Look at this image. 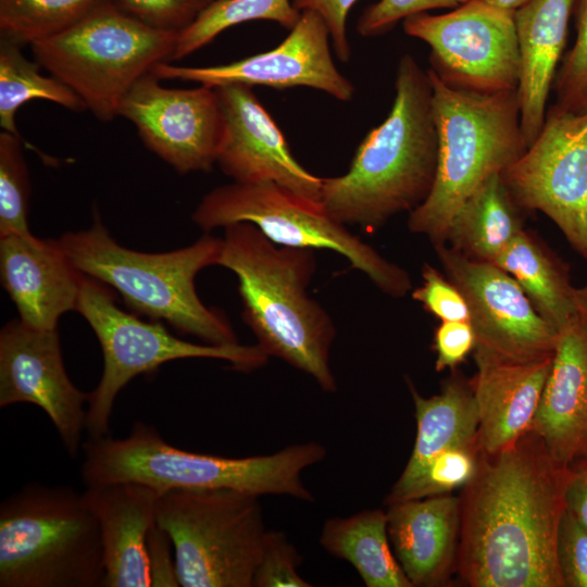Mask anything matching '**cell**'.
Segmentation results:
<instances>
[{
    "mask_svg": "<svg viewBox=\"0 0 587 587\" xmlns=\"http://www.w3.org/2000/svg\"><path fill=\"white\" fill-rule=\"evenodd\" d=\"M110 0H0L1 36L33 45L52 37Z\"/></svg>",
    "mask_w": 587,
    "mask_h": 587,
    "instance_id": "cell-31",
    "label": "cell"
},
{
    "mask_svg": "<svg viewBox=\"0 0 587 587\" xmlns=\"http://www.w3.org/2000/svg\"><path fill=\"white\" fill-rule=\"evenodd\" d=\"M392 551L413 587H439L457 571L459 497L451 494L387 504Z\"/></svg>",
    "mask_w": 587,
    "mask_h": 587,
    "instance_id": "cell-23",
    "label": "cell"
},
{
    "mask_svg": "<svg viewBox=\"0 0 587 587\" xmlns=\"http://www.w3.org/2000/svg\"><path fill=\"white\" fill-rule=\"evenodd\" d=\"M482 450L477 440L451 448L435 457L407 485L391 488L385 503L451 494L463 488L475 476Z\"/></svg>",
    "mask_w": 587,
    "mask_h": 587,
    "instance_id": "cell-32",
    "label": "cell"
},
{
    "mask_svg": "<svg viewBox=\"0 0 587 587\" xmlns=\"http://www.w3.org/2000/svg\"><path fill=\"white\" fill-rule=\"evenodd\" d=\"M570 465L532 430L494 454L459 497L457 573L471 587H564L557 559Z\"/></svg>",
    "mask_w": 587,
    "mask_h": 587,
    "instance_id": "cell-1",
    "label": "cell"
},
{
    "mask_svg": "<svg viewBox=\"0 0 587 587\" xmlns=\"http://www.w3.org/2000/svg\"><path fill=\"white\" fill-rule=\"evenodd\" d=\"M224 116L216 164L233 182H272L320 202L323 178L307 171L292 155L267 110L246 85L215 88Z\"/></svg>",
    "mask_w": 587,
    "mask_h": 587,
    "instance_id": "cell-18",
    "label": "cell"
},
{
    "mask_svg": "<svg viewBox=\"0 0 587 587\" xmlns=\"http://www.w3.org/2000/svg\"><path fill=\"white\" fill-rule=\"evenodd\" d=\"M501 176L523 210L548 216L587 260V112L551 105L537 138Z\"/></svg>",
    "mask_w": 587,
    "mask_h": 587,
    "instance_id": "cell-13",
    "label": "cell"
},
{
    "mask_svg": "<svg viewBox=\"0 0 587 587\" xmlns=\"http://www.w3.org/2000/svg\"><path fill=\"white\" fill-rule=\"evenodd\" d=\"M437 129L436 176L426 200L409 213L408 228L434 245L446 243L460 205L490 176L527 149L516 89L482 92L451 87L427 70Z\"/></svg>",
    "mask_w": 587,
    "mask_h": 587,
    "instance_id": "cell-6",
    "label": "cell"
},
{
    "mask_svg": "<svg viewBox=\"0 0 587 587\" xmlns=\"http://www.w3.org/2000/svg\"><path fill=\"white\" fill-rule=\"evenodd\" d=\"M358 0H292L299 11H313L325 22L336 57L341 62H348L351 55L347 36V17Z\"/></svg>",
    "mask_w": 587,
    "mask_h": 587,
    "instance_id": "cell-41",
    "label": "cell"
},
{
    "mask_svg": "<svg viewBox=\"0 0 587 587\" xmlns=\"http://www.w3.org/2000/svg\"><path fill=\"white\" fill-rule=\"evenodd\" d=\"M171 546L172 541L166 532L154 523L147 540L151 586H180L175 558L171 557Z\"/></svg>",
    "mask_w": 587,
    "mask_h": 587,
    "instance_id": "cell-42",
    "label": "cell"
},
{
    "mask_svg": "<svg viewBox=\"0 0 587 587\" xmlns=\"http://www.w3.org/2000/svg\"><path fill=\"white\" fill-rule=\"evenodd\" d=\"M301 560L300 553L288 540L285 533L266 530L261 558L253 577V586H312L298 572Z\"/></svg>",
    "mask_w": 587,
    "mask_h": 587,
    "instance_id": "cell-35",
    "label": "cell"
},
{
    "mask_svg": "<svg viewBox=\"0 0 587 587\" xmlns=\"http://www.w3.org/2000/svg\"><path fill=\"white\" fill-rule=\"evenodd\" d=\"M82 479L88 485L136 482L160 491L232 489L257 497H314L302 472L326 457L316 441L295 444L263 455L227 458L176 448L152 425L136 422L128 436L89 438L83 444Z\"/></svg>",
    "mask_w": 587,
    "mask_h": 587,
    "instance_id": "cell-4",
    "label": "cell"
},
{
    "mask_svg": "<svg viewBox=\"0 0 587 587\" xmlns=\"http://www.w3.org/2000/svg\"><path fill=\"white\" fill-rule=\"evenodd\" d=\"M58 240L78 272L116 290L137 314L209 345L239 344L226 317L204 305L195 285L201 270L217 265L222 238L205 234L180 249L141 252L121 246L96 215L89 228Z\"/></svg>",
    "mask_w": 587,
    "mask_h": 587,
    "instance_id": "cell-5",
    "label": "cell"
},
{
    "mask_svg": "<svg viewBox=\"0 0 587 587\" xmlns=\"http://www.w3.org/2000/svg\"><path fill=\"white\" fill-rule=\"evenodd\" d=\"M529 430L564 464L587 454V322L579 314L559 332Z\"/></svg>",
    "mask_w": 587,
    "mask_h": 587,
    "instance_id": "cell-22",
    "label": "cell"
},
{
    "mask_svg": "<svg viewBox=\"0 0 587 587\" xmlns=\"http://www.w3.org/2000/svg\"><path fill=\"white\" fill-rule=\"evenodd\" d=\"M476 335L471 322L444 321L434 333L435 370L454 371L474 351Z\"/></svg>",
    "mask_w": 587,
    "mask_h": 587,
    "instance_id": "cell-40",
    "label": "cell"
},
{
    "mask_svg": "<svg viewBox=\"0 0 587 587\" xmlns=\"http://www.w3.org/2000/svg\"><path fill=\"white\" fill-rule=\"evenodd\" d=\"M300 16L290 0H213L177 35L171 61L183 60L235 25L264 20L290 30Z\"/></svg>",
    "mask_w": 587,
    "mask_h": 587,
    "instance_id": "cell-30",
    "label": "cell"
},
{
    "mask_svg": "<svg viewBox=\"0 0 587 587\" xmlns=\"http://www.w3.org/2000/svg\"><path fill=\"white\" fill-rule=\"evenodd\" d=\"M89 394L70 379L58 329H39L20 319L0 332V407L32 403L51 420L66 452L78 455Z\"/></svg>",
    "mask_w": 587,
    "mask_h": 587,
    "instance_id": "cell-17",
    "label": "cell"
},
{
    "mask_svg": "<svg viewBox=\"0 0 587 587\" xmlns=\"http://www.w3.org/2000/svg\"><path fill=\"white\" fill-rule=\"evenodd\" d=\"M76 312L90 325L103 354V372L89 394L86 429L89 438L107 436L115 398L134 377L179 359L227 361L234 370L251 372L267 363L257 344L198 345L179 339L159 322H145L122 310L104 284L83 275Z\"/></svg>",
    "mask_w": 587,
    "mask_h": 587,
    "instance_id": "cell-11",
    "label": "cell"
},
{
    "mask_svg": "<svg viewBox=\"0 0 587 587\" xmlns=\"http://www.w3.org/2000/svg\"><path fill=\"white\" fill-rule=\"evenodd\" d=\"M557 559L564 587H587V529L569 510L558 530Z\"/></svg>",
    "mask_w": 587,
    "mask_h": 587,
    "instance_id": "cell-39",
    "label": "cell"
},
{
    "mask_svg": "<svg viewBox=\"0 0 587 587\" xmlns=\"http://www.w3.org/2000/svg\"><path fill=\"white\" fill-rule=\"evenodd\" d=\"M476 373L470 380L478 414L480 450L497 453L530 429L553 357L512 361L476 348Z\"/></svg>",
    "mask_w": 587,
    "mask_h": 587,
    "instance_id": "cell-20",
    "label": "cell"
},
{
    "mask_svg": "<svg viewBox=\"0 0 587 587\" xmlns=\"http://www.w3.org/2000/svg\"><path fill=\"white\" fill-rule=\"evenodd\" d=\"M417 424L415 442L401 475L399 488L413 478L438 454L477 440L478 414L470 380L461 374L448 377L438 395L423 397L408 378Z\"/></svg>",
    "mask_w": 587,
    "mask_h": 587,
    "instance_id": "cell-25",
    "label": "cell"
},
{
    "mask_svg": "<svg viewBox=\"0 0 587 587\" xmlns=\"http://www.w3.org/2000/svg\"><path fill=\"white\" fill-rule=\"evenodd\" d=\"M162 491L136 482L88 485L83 498L100 529L105 587L151 586L147 540Z\"/></svg>",
    "mask_w": 587,
    "mask_h": 587,
    "instance_id": "cell-21",
    "label": "cell"
},
{
    "mask_svg": "<svg viewBox=\"0 0 587 587\" xmlns=\"http://www.w3.org/2000/svg\"><path fill=\"white\" fill-rule=\"evenodd\" d=\"M402 27L430 47L429 70L445 84L482 92L517 88L514 11L469 0L449 13L411 15Z\"/></svg>",
    "mask_w": 587,
    "mask_h": 587,
    "instance_id": "cell-12",
    "label": "cell"
},
{
    "mask_svg": "<svg viewBox=\"0 0 587 587\" xmlns=\"http://www.w3.org/2000/svg\"><path fill=\"white\" fill-rule=\"evenodd\" d=\"M217 265L238 279L242 317L258 345L335 392L330 367L336 327L308 294L316 270L314 250L279 246L246 222L226 226Z\"/></svg>",
    "mask_w": 587,
    "mask_h": 587,
    "instance_id": "cell-3",
    "label": "cell"
},
{
    "mask_svg": "<svg viewBox=\"0 0 587 587\" xmlns=\"http://www.w3.org/2000/svg\"><path fill=\"white\" fill-rule=\"evenodd\" d=\"M329 30L313 11H303L287 37L266 52L236 62L210 66H182L160 62L151 73L160 80H184L217 88L226 85L285 89L304 86L340 101L352 100L355 87L336 67Z\"/></svg>",
    "mask_w": 587,
    "mask_h": 587,
    "instance_id": "cell-16",
    "label": "cell"
},
{
    "mask_svg": "<svg viewBox=\"0 0 587 587\" xmlns=\"http://www.w3.org/2000/svg\"><path fill=\"white\" fill-rule=\"evenodd\" d=\"M191 218L207 233L235 223H250L276 245L339 253L388 296L401 298L412 289L404 268L333 218L321 202L272 182L218 186L203 196Z\"/></svg>",
    "mask_w": 587,
    "mask_h": 587,
    "instance_id": "cell-10",
    "label": "cell"
},
{
    "mask_svg": "<svg viewBox=\"0 0 587 587\" xmlns=\"http://www.w3.org/2000/svg\"><path fill=\"white\" fill-rule=\"evenodd\" d=\"M30 183L22 138L0 134V237L32 233L28 227Z\"/></svg>",
    "mask_w": 587,
    "mask_h": 587,
    "instance_id": "cell-33",
    "label": "cell"
},
{
    "mask_svg": "<svg viewBox=\"0 0 587 587\" xmlns=\"http://www.w3.org/2000/svg\"><path fill=\"white\" fill-rule=\"evenodd\" d=\"M438 260L464 295L476 348L512 361L553 357L559 333L537 312L519 283L492 262L470 259L447 243Z\"/></svg>",
    "mask_w": 587,
    "mask_h": 587,
    "instance_id": "cell-15",
    "label": "cell"
},
{
    "mask_svg": "<svg viewBox=\"0 0 587 587\" xmlns=\"http://www.w3.org/2000/svg\"><path fill=\"white\" fill-rule=\"evenodd\" d=\"M577 313L587 322V279L582 287H575L573 292Z\"/></svg>",
    "mask_w": 587,
    "mask_h": 587,
    "instance_id": "cell-44",
    "label": "cell"
},
{
    "mask_svg": "<svg viewBox=\"0 0 587 587\" xmlns=\"http://www.w3.org/2000/svg\"><path fill=\"white\" fill-rule=\"evenodd\" d=\"M177 35L143 23L110 0L30 48L40 66L75 91L99 121L109 122L140 77L171 61Z\"/></svg>",
    "mask_w": 587,
    "mask_h": 587,
    "instance_id": "cell-8",
    "label": "cell"
},
{
    "mask_svg": "<svg viewBox=\"0 0 587 587\" xmlns=\"http://www.w3.org/2000/svg\"><path fill=\"white\" fill-rule=\"evenodd\" d=\"M484 1L504 10L515 11L529 0H484Z\"/></svg>",
    "mask_w": 587,
    "mask_h": 587,
    "instance_id": "cell-45",
    "label": "cell"
},
{
    "mask_svg": "<svg viewBox=\"0 0 587 587\" xmlns=\"http://www.w3.org/2000/svg\"><path fill=\"white\" fill-rule=\"evenodd\" d=\"M395 89L389 114L360 142L347 173L323 178L324 210L367 233L422 204L436 176L433 88L427 71L409 53L399 60Z\"/></svg>",
    "mask_w": 587,
    "mask_h": 587,
    "instance_id": "cell-2",
    "label": "cell"
},
{
    "mask_svg": "<svg viewBox=\"0 0 587 587\" xmlns=\"http://www.w3.org/2000/svg\"><path fill=\"white\" fill-rule=\"evenodd\" d=\"M576 39L564 55L554 77L557 105L573 112H587V0H576Z\"/></svg>",
    "mask_w": 587,
    "mask_h": 587,
    "instance_id": "cell-34",
    "label": "cell"
},
{
    "mask_svg": "<svg viewBox=\"0 0 587 587\" xmlns=\"http://www.w3.org/2000/svg\"><path fill=\"white\" fill-rule=\"evenodd\" d=\"M103 579L99 524L83 494L32 483L1 502V587H97Z\"/></svg>",
    "mask_w": 587,
    "mask_h": 587,
    "instance_id": "cell-7",
    "label": "cell"
},
{
    "mask_svg": "<svg viewBox=\"0 0 587 587\" xmlns=\"http://www.w3.org/2000/svg\"><path fill=\"white\" fill-rule=\"evenodd\" d=\"M1 284L18 319L39 329H58L61 315L76 311L83 274L59 240L28 234L0 237Z\"/></svg>",
    "mask_w": 587,
    "mask_h": 587,
    "instance_id": "cell-19",
    "label": "cell"
},
{
    "mask_svg": "<svg viewBox=\"0 0 587 587\" xmlns=\"http://www.w3.org/2000/svg\"><path fill=\"white\" fill-rule=\"evenodd\" d=\"M523 211L501 174H495L455 211L446 243L470 259L494 263L524 229Z\"/></svg>",
    "mask_w": 587,
    "mask_h": 587,
    "instance_id": "cell-26",
    "label": "cell"
},
{
    "mask_svg": "<svg viewBox=\"0 0 587 587\" xmlns=\"http://www.w3.org/2000/svg\"><path fill=\"white\" fill-rule=\"evenodd\" d=\"M575 3L576 0H529L514 11L520 51L516 92L527 147L542 128Z\"/></svg>",
    "mask_w": 587,
    "mask_h": 587,
    "instance_id": "cell-24",
    "label": "cell"
},
{
    "mask_svg": "<svg viewBox=\"0 0 587 587\" xmlns=\"http://www.w3.org/2000/svg\"><path fill=\"white\" fill-rule=\"evenodd\" d=\"M494 263L519 283L558 333L578 314L569 265L537 234L523 229Z\"/></svg>",
    "mask_w": 587,
    "mask_h": 587,
    "instance_id": "cell-27",
    "label": "cell"
},
{
    "mask_svg": "<svg viewBox=\"0 0 587 587\" xmlns=\"http://www.w3.org/2000/svg\"><path fill=\"white\" fill-rule=\"evenodd\" d=\"M151 72L122 99L117 116L177 173L210 172L216 164L224 116L215 88H167Z\"/></svg>",
    "mask_w": 587,
    "mask_h": 587,
    "instance_id": "cell-14",
    "label": "cell"
},
{
    "mask_svg": "<svg viewBox=\"0 0 587 587\" xmlns=\"http://www.w3.org/2000/svg\"><path fill=\"white\" fill-rule=\"evenodd\" d=\"M569 465L572 478L566 489V510L587 529V454Z\"/></svg>",
    "mask_w": 587,
    "mask_h": 587,
    "instance_id": "cell-43",
    "label": "cell"
},
{
    "mask_svg": "<svg viewBox=\"0 0 587 587\" xmlns=\"http://www.w3.org/2000/svg\"><path fill=\"white\" fill-rule=\"evenodd\" d=\"M469 0H378L358 18L357 32L364 37L390 32L400 21L435 9H455Z\"/></svg>",
    "mask_w": 587,
    "mask_h": 587,
    "instance_id": "cell-38",
    "label": "cell"
},
{
    "mask_svg": "<svg viewBox=\"0 0 587 587\" xmlns=\"http://www.w3.org/2000/svg\"><path fill=\"white\" fill-rule=\"evenodd\" d=\"M155 523L171 538L183 587H252L266 528L259 497L232 489H170Z\"/></svg>",
    "mask_w": 587,
    "mask_h": 587,
    "instance_id": "cell-9",
    "label": "cell"
},
{
    "mask_svg": "<svg viewBox=\"0 0 587 587\" xmlns=\"http://www.w3.org/2000/svg\"><path fill=\"white\" fill-rule=\"evenodd\" d=\"M422 284L412 290V298L425 311L444 321L471 322L467 301L460 288L428 263L422 266Z\"/></svg>",
    "mask_w": 587,
    "mask_h": 587,
    "instance_id": "cell-36",
    "label": "cell"
},
{
    "mask_svg": "<svg viewBox=\"0 0 587 587\" xmlns=\"http://www.w3.org/2000/svg\"><path fill=\"white\" fill-rule=\"evenodd\" d=\"M124 11L159 29L179 34L213 0H114Z\"/></svg>",
    "mask_w": 587,
    "mask_h": 587,
    "instance_id": "cell-37",
    "label": "cell"
},
{
    "mask_svg": "<svg viewBox=\"0 0 587 587\" xmlns=\"http://www.w3.org/2000/svg\"><path fill=\"white\" fill-rule=\"evenodd\" d=\"M387 512L363 510L328 519L320 544L335 558L350 563L367 587H413L389 545Z\"/></svg>",
    "mask_w": 587,
    "mask_h": 587,
    "instance_id": "cell-28",
    "label": "cell"
},
{
    "mask_svg": "<svg viewBox=\"0 0 587 587\" xmlns=\"http://www.w3.org/2000/svg\"><path fill=\"white\" fill-rule=\"evenodd\" d=\"M20 47L21 43L1 36L0 126L3 132L21 137L16 112L32 100L51 101L75 112L87 110L75 91L57 77L41 74L38 62L29 61Z\"/></svg>",
    "mask_w": 587,
    "mask_h": 587,
    "instance_id": "cell-29",
    "label": "cell"
}]
</instances>
